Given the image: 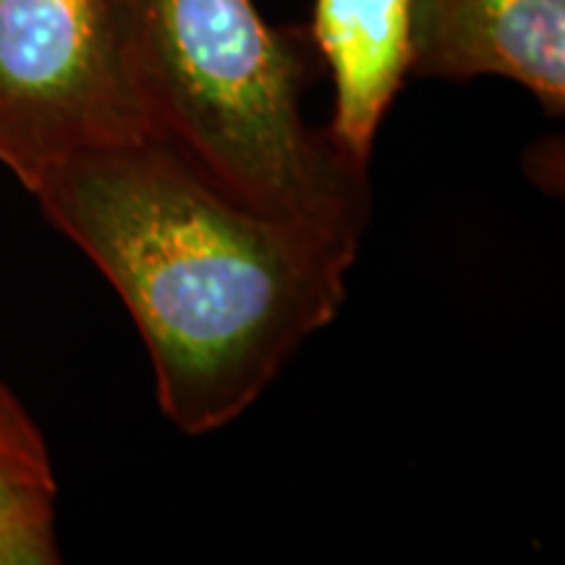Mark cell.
<instances>
[{
	"instance_id": "2",
	"label": "cell",
	"mask_w": 565,
	"mask_h": 565,
	"mask_svg": "<svg viewBox=\"0 0 565 565\" xmlns=\"http://www.w3.org/2000/svg\"><path fill=\"white\" fill-rule=\"evenodd\" d=\"M154 134L233 200L362 242L370 179L303 118L315 66L254 0H126Z\"/></svg>"
},
{
	"instance_id": "4",
	"label": "cell",
	"mask_w": 565,
	"mask_h": 565,
	"mask_svg": "<svg viewBox=\"0 0 565 565\" xmlns=\"http://www.w3.org/2000/svg\"><path fill=\"white\" fill-rule=\"evenodd\" d=\"M412 71L503 76L547 116L565 110V0H412Z\"/></svg>"
},
{
	"instance_id": "5",
	"label": "cell",
	"mask_w": 565,
	"mask_h": 565,
	"mask_svg": "<svg viewBox=\"0 0 565 565\" xmlns=\"http://www.w3.org/2000/svg\"><path fill=\"white\" fill-rule=\"evenodd\" d=\"M309 40L335 87L328 137L370 166L380 126L412 74V0H315Z\"/></svg>"
},
{
	"instance_id": "3",
	"label": "cell",
	"mask_w": 565,
	"mask_h": 565,
	"mask_svg": "<svg viewBox=\"0 0 565 565\" xmlns=\"http://www.w3.org/2000/svg\"><path fill=\"white\" fill-rule=\"evenodd\" d=\"M147 137L126 0H0V162L26 192L74 154Z\"/></svg>"
},
{
	"instance_id": "6",
	"label": "cell",
	"mask_w": 565,
	"mask_h": 565,
	"mask_svg": "<svg viewBox=\"0 0 565 565\" xmlns=\"http://www.w3.org/2000/svg\"><path fill=\"white\" fill-rule=\"evenodd\" d=\"M55 477L47 445L0 383V565H53Z\"/></svg>"
},
{
	"instance_id": "1",
	"label": "cell",
	"mask_w": 565,
	"mask_h": 565,
	"mask_svg": "<svg viewBox=\"0 0 565 565\" xmlns=\"http://www.w3.org/2000/svg\"><path fill=\"white\" fill-rule=\"evenodd\" d=\"M30 194L121 296L186 435L238 419L335 320L362 246L233 200L160 137L74 154Z\"/></svg>"
}]
</instances>
